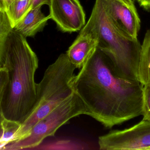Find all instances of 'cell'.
<instances>
[{
    "mask_svg": "<svg viewBox=\"0 0 150 150\" xmlns=\"http://www.w3.org/2000/svg\"><path fill=\"white\" fill-rule=\"evenodd\" d=\"M50 19L63 32L80 31L86 23V16L79 0H50Z\"/></svg>",
    "mask_w": 150,
    "mask_h": 150,
    "instance_id": "cell-7",
    "label": "cell"
},
{
    "mask_svg": "<svg viewBox=\"0 0 150 150\" xmlns=\"http://www.w3.org/2000/svg\"><path fill=\"white\" fill-rule=\"evenodd\" d=\"M105 9L116 27L131 38H137L141 20L134 4L122 0H103Z\"/></svg>",
    "mask_w": 150,
    "mask_h": 150,
    "instance_id": "cell-8",
    "label": "cell"
},
{
    "mask_svg": "<svg viewBox=\"0 0 150 150\" xmlns=\"http://www.w3.org/2000/svg\"><path fill=\"white\" fill-rule=\"evenodd\" d=\"M21 125V123L18 122L8 119L4 117L1 125L2 134L0 138V145L4 146L11 142Z\"/></svg>",
    "mask_w": 150,
    "mask_h": 150,
    "instance_id": "cell-13",
    "label": "cell"
},
{
    "mask_svg": "<svg viewBox=\"0 0 150 150\" xmlns=\"http://www.w3.org/2000/svg\"><path fill=\"white\" fill-rule=\"evenodd\" d=\"M50 19L49 16H45L39 7L29 11L13 29L25 38L33 37L43 30Z\"/></svg>",
    "mask_w": 150,
    "mask_h": 150,
    "instance_id": "cell-10",
    "label": "cell"
},
{
    "mask_svg": "<svg viewBox=\"0 0 150 150\" xmlns=\"http://www.w3.org/2000/svg\"><path fill=\"white\" fill-rule=\"evenodd\" d=\"M8 73L5 67L0 65V107L8 82Z\"/></svg>",
    "mask_w": 150,
    "mask_h": 150,
    "instance_id": "cell-16",
    "label": "cell"
},
{
    "mask_svg": "<svg viewBox=\"0 0 150 150\" xmlns=\"http://www.w3.org/2000/svg\"><path fill=\"white\" fill-rule=\"evenodd\" d=\"M30 0H14L5 11L12 28L29 11Z\"/></svg>",
    "mask_w": 150,
    "mask_h": 150,
    "instance_id": "cell-12",
    "label": "cell"
},
{
    "mask_svg": "<svg viewBox=\"0 0 150 150\" xmlns=\"http://www.w3.org/2000/svg\"><path fill=\"white\" fill-rule=\"evenodd\" d=\"M100 150H150V121L143 120L129 128L100 136Z\"/></svg>",
    "mask_w": 150,
    "mask_h": 150,
    "instance_id": "cell-6",
    "label": "cell"
},
{
    "mask_svg": "<svg viewBox=\"0 0 150 150\" xmlns=\"http://www.w3.org/2000/svg\"><path fill=\"white\" fill-rule=\"evenodd\" d=\"M143 120L150 121V84L143 86Z\"/></svg>",
    "mask_w": 150,
    "mask_h": 150,
    "instance_id": "cell-15",
    "label": "cell"
},
{
    "mask_svg": "<svg viewBox=\"0 0 150 150\" xmlns=\"http://www.w3.org/2000/svg\"><path fill=\"white\" fill-rule=\"evenodd\" d=\"M98 46V40L94 35L81 30L66 53L70 62L80 69L92 56Z\"/></svg>",
    "mask_w": 150,
    "mask_h": 150,
    "instance_id": "cell-9",
    "label": "cell"
},
{
    "mask_svg": "<svg viewBox=\"0 0 150 150\" xmlns=\"http://www.w3.org/2000/svg\"><path fill=\"white\" fill-rule=\"evenodd\" d=\"M76 69L66 53L61 54L47 68L42 80L37 84L35 106L11 142L26 136L35 124L74 92L71 81Z\"/></svg>",
    "mask_w": 150,
    "mask_h": 150,
    "instance_id": "cell-4",
    "label": "cell"
},
{
    "mask_svg": "<svg viewBox=\"0 0 150 150\" xmlns=\"http://www.w3.org/2000/svg\"><path fill=\"white\" fill-rule=\"evenodd\" d=\"M1 9H0V12H1Z\"/></svg>",
    "mask_w": 150,
    "mask_h": 150,
    "instance_id": "cell-22",
    "label": "cell"
},
{
    "mask_svg": "<svg viewBox=\"0 0 150 150\" xmlns=\"http://www.w3.org/2000/svg\"><path fill=\"white\" fill-rule=\"evenodd\" d=\"M4 118V116L2 112L1 107H0V128L1 127V122Z\"/></svg>",
    "mask_w": 150,
    "mask_h": 150,
    "instance_id": "cell-20",
    "label": "cell"
},
{
    "mask_svg": "<svg viewBox=\"0 0 150 150\" xmlns=\"http://www.w3.org/2000/svg\"><path fill=\"white\" fill-rule=\"evenodd\" d=\"M38 62L26 38L11 29L4 42L0 63L8 73L1 104L6 119L22 124L34 108L37 100L35 75Z\"/></svg>",
    "mask_w": 150,
    "mask_h": 150,
    "instance_id": "cell-2",
    "label": "cell"
},
{
    "mask_svg": "<svg viewBox=\"0 0 150 150\" xmlns=\"http://www.w3.org/2000/svg\"><path fill=\"white\" fill-rule=\"evenodd\" d=\"M82 30L97 38L98 47L107 55L118 76L138 81L141 44L137 38L127 36L116 27L106 11L103 0H96Z\"/></svg>",
    "mask_w": 150,
    "mask_h": 150,
    "instance_id": "cell-3",
    "label": "cell"
},
{
    "mask_svg": "<svg viewBox=\"0 0 150 150\" xmlns=\"http://www.w3.org/2000/svg\"><path fill=\"white\" fill-rule=\"evenodd\" d=\"M11 27L5 11L0 12V63L1 55L6 38Z\"/></svg>",
    "mask_w": 150,
    "mask_h": 150,
    "instance_id": "cell-14",
    "label": "cell"
},
{
    "mask_svg": "<svg viewBox=\"0 0 150 150\" xmlns=\"http://www.w3.org/2000/svg\"><path fill=\"white\" fill-rule=\"evenodd\" d=\"M85 113L83 101L74 92L35 124L26 136L6 144L2 149H26L37 147L47 137L54 136L59 129L70 119Z\"/></svg>",
    "mask_w": 150,
    "mask_h": 150,
    "instance_id": "cell-5",
    "label": "cell"
},
{
    "mask_svg": "<svg viewBox=\"0 0 150 150\" xmlns=\"http://www.w3.org/2000/svg\"><path fill=\"white\" fill-rule=\"evenodd\" d=\"M85 114L111 129L142 115L143 86L118 76L107 55L97 48L71 81Z\"/></svg>",
    "mask_w": 150,
    "mask_h": 150,
    "instance_id": "cell-1",
    "label": "cell"
},
{
    "mask_svg": "<svg viewBox=\"0 0 150 150\" xmlns=\"http://www.w3.org/2000/svg\"><path fill=\"white\" fill-rule=\"evenodd\" d=\"M123 1L125 2L126 3L130 4H134V2L136 0H122Z\"/></svg>",
    "mask_w": 150,
    "mask_h": 150,
    "instance_id": "cell-21",
    "label": "cell"
},
{
    "mask_svg": "<svg viewBox=\"0 0 150 150\" xmlns=\"http://www.w3.org/2000/svg\"><path fill=\"white\" fill-rule=\"evenodd\" d=\"M137 79L143 85L150 84V29L141 45Z\"/></svg>",
    "mask_w": 150,
    "mask_h": 150,
    "instance_id": "cell-11",
    "label": "cell"
},
{
    "mask_svg": "<svg viewBox=\"0 0 150 150\" xmlns=\"http://www.w3.org/2000/svg\"><path fill=\"white\" fill-rule=\"evenodd\" d=\"M139 5L145 10L150 12V0H137Z\"/></svg>",
    "mask_w": 150,
    "mask_h": 150,
    "instance_id": "cell-18",
    "label": "cell"
},
{
    "mask_svg": "<svg viewBox=\"0 0 150 150\" xmlns=\"http://www.w3.org/2000/svg\"><path fill=\"white\" fill-rule=\"evenodd\" d=\"M50 0H30L29 3V11L41 7L42 5H49Z\"/></svg>",
    "mask_w": 150,
    "mask_h": 150,
    "instance_id": "cell-17",
    "label": "cell"
},
{
    "mask_svg": "<svg viewBox=\"0 0 150 150\" xmlns=\"http://www.w3.org/2000/svg\"><path fill=\"white\" fill-rule=\"evenodd\" d=\"M14 0H0V9L1 11H5L10 4Z\"/></svg>",
    "mask_w": 150,
    "mask_h": 150,
    "instance_id": "cell-19",
    "label": "cell"
}]
</instances>
